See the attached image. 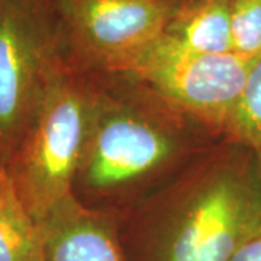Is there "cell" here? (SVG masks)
I'll list each match as a JSON object with an SVG mask.
<instances>
[{
	"instance_id": "7a4b0ae2",
	"label": "cell",
	"mask_w": 261,
	"mask_h": 261,
	"mask_svg": "<svg viewBox=\"0 0 261 261\" xmlns=\"http://www.w3.org/2000/svg\"><path fill=\"white\" fill-rule=\"evenodd\" d=\"M130 211L144 225L148 261H231L261 232L258 152L212 145Z\"/></svg>"
},
{
	"instance_id": "4fadbf2b",
	"label": "cell",
	"mask_w": 261,
	"mask_h": 261,
	"mask_svg": "<svg viewBox=\"0 0 261 261\" xmlns=\"http://www.w3.org/2000/svg\"><path fill=\"white\" fill-rule=\"evenodd\" d=\"M9 187V178H8V173L6 168L2 164L0 161V197L3 196V193L6 192V189Z\"/></svg>"
},
{
	"instance_id": "5b68a950",
	"label": "cell",
	"mask_w": 261,
	"mask_h": 261,
	"mask_svg": "<svg viewBox=\"0 0 261 261\" xmlns=\"http://www.w3.org/2000/svg\"><path fill=\"white\" fill-rule=\"evenodd\" d=\"M68 63L89 73H128L183 0H53Z\"/></svg>"
},
{
	"instance_id": "3957f363",
	"label": "cell",
	"mask_w": 261,
	"mask_h": 261,
	"mask_svg": "<svg viewBox=\"0 0 261 261\" xmlns=\"http://www.w3.org/2000/svg\"><path fill=\"white\" fill-rule=\"evenodd\" d=\"M92 97V73L64 68L49 84L6 164L10 187L35 222L71 195Z\"/></svg>"
},
{
	"instance_id": "8992f818",
	"label": "cell",
	"mask_w": 261,
	"mask_h": 261,
	"mask_svg": "<svg viewBox=\"0 0 261 261\" xmlns=\"http://www.w3.org/2000/svg\"><path fill=\"white\" fill-rule=\"evenodd\" d=\"M254 58V57H252ZM252 58L189 51L161 35L128 71L180 112L224 134Z\"/></svg>"
},
{
	"instance_id": "5bb4252c",
	"label": "cell",
	"mask_w": 261,
	"mask_h": 261,
	"mask_svg": "<svg viewBox=\"0 0 261 261\" xmlns=\"http://www.w3.org/2000/svg\"><path fill=\"white\" fill-rule=\"evenodd\" d=\"M258 159H260V166H261V152H258Z\"/></svg>"
},
{
	"instance_id": "8fae6325",
	"label": "cell",
	"mask_w": 261,
	"mask_h": 261,
	"mask_svg": "<svg viewBox=\"0 0 261 261\" xmlns=\"http://www.w3.org/2000/svg\"><path fill=\"white\" fill-rule=\"evenodd\" d=\"M232 51L243 57L261 54V0H232Z\"/></svg>"
},
{
	"instance_id": "277c9868",
	"label": "cell",
	"mask_w": 261,
	"mask_h": 261,
	"mask_svg": "<svg viewBox=\"0 0 261 261\" xmlns=\"http://www.w3.org/2000/svg\"><path fill=\"white\" fill-rule=\"evenodd\" d=\"M68 65L53 0H0V161L5 168L49 84Z\"/></svg>"
},
{
	"instance_id": "6da1fadb",
	"label": "cell",
	"mask_w": 261,
	"mask_h": 261,
	"mask_svg": "<svg viewBox=\"0 0 261 261\" xmlns=\"http://www.w3.org/2000/svg\"><path fill=\"white\" fill-rule=\"evenodd\" d=\"M93 97L71 195L94 209H130L212 147L214 130L128 73H92Z\"/></svg>"
},
{
	"instance_id": "9c48e42d",
	"label": "cell",
	"mask_w": 261,
	"mask_h": 261,
	"mask_svg": "<svg viewBox=\"0 0 261 261\" xmlns=\"http://www.w3.org/2000/svg\"><path fill=\"white\" fill-rule=\"evenodd\" d=\"M37 240V222L9 183L0 197V261H35Z\"/></svg>"
},
{
	"instance_id": "ba28073f",
	"label": "cell",
	"mask_w": 261,
	"mask_h": 261,
	"mask_svg": "<svg viewBox=\"0 0 261 261\" xmlns=\"http://www.w3.org/2000/svg\"><path fill=\"white\" fill-rule=\"evenodd\" d=\"M231 3L232 0H183L163 37L195 53H233Z\"/></svg>"
},
{
	"instance_id": "7c38bea8",
	"label": "cell",
	"mask_w": 261,
	"mask_h": 261,
	"mask_svg": "<svg viewBox=\"0 0 261 261\" xmlns=\"http://www.w3.org/2000/svg\"><path fill=\"white\" fill-rule=\"evenodd\" d=\"M231 261H261V232L244 244Z\"/></svg>"
},
{
	"instance_id": "52a82bcc",
	"label": "cell",
	"mask_w": 261,
	"mask_h": 261,
	"mask_svg": "<svg viewBox=\"0 0 261 261\" xmlns=\"http://www.w3.org/2000/svg\"><path fill=\"white\" fill-rule=\"evenodd\" d=\"M116 219L68 195L37 222L35 261H126Z\"/></svg>"
},
{
	"instance_id": "30bf717a",
	"label": "cell",
	"mask_w": 261,
	"mask_h": 261,
	"mask_svg": "<svg viewBox=\"0 0 261 261\" xmlns=\"http://www.w3.org/2000/svg\"><path fill=\"white\" fill-rule=\"evenodd\" d=\"M224 134L229 141L261 152V54L252 58L243 93Z\"/></svg>"
}]
</instances>
